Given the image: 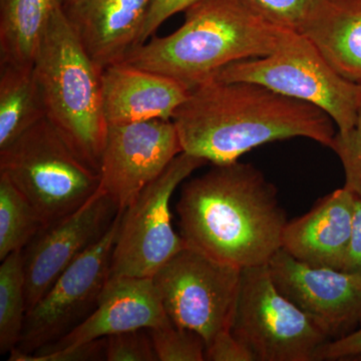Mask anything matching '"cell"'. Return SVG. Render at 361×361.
<instances>
[{"instance_id": "obj_18", "label": "cell", "mask_w": 361, "mask_h": 361, "mask_svg": "<svg viewBox=\"0 0 361 361\" xmlns=\"http://www.w3.org/2000/svg\"><path fill=\"white\" fill-rule=\"evenodd\" d=\"M299 33L338 75L361 85V0H319Z\"/></svg>"}, {"instance_id": "obj_6", "label": "cell", "mask_w": 361, "mask_h": 361, "mask_svg": "<svg viewBox=\"0 0 361 361\" xmlns=\"http://www.w3.org/2000/svg\"><path fill=\"white\" fill-rule=\"evenodd\" d=\"M211 80L249 82L322 109L337 132L353 129L361 103V85L342 78L301 33L289 32L271 54L231 63Z\"/></svg>"}, {"instance_id": "obj_33", "label": "cell", "mask_w": 361, "mask_h": 361, "mask_svg": "<svg viewBox=\"0 0 361 361\" xmlns=\"http://www.w3.org/2000/svg\"><path fill=\"white\" fill-rule=\"evenodd\" d=\"M355 360H361V355L357 356V357L355 358Z\"/></svg>"}, {"instance_id": "obj_1", "label": "cell", "mask_w": 361, "mask_h": 361, "mask_svg": "<svg viewBox=\"0 0 361 361\" xmlns=\"http://www.w3.org/2000/svg\"><path fill=\"white\" fill-rule=\"evenodd\" d=\"M183 152L213 165L234 163L267 142L306 137L332 148L336 123L313 104L249 82L209 80L173 116Z\"/></svg>"}, {"instance_id": "obj_20", "label": "cell", "mask_w": 361, "mask_h": 361, "mask_svg": "<svg viewBox=\"0 0 361 361\" xmlns=\"http://www.w3.org/2000/svg\"><path fill=\"white\" fill-rule=\"evenodd\" d=\"M45 118L33 66L0 65V149Z\"/></svg>"}, {"instance_id": "obj_8", "label": "cell", "mask_w": 361, "mask_h": 361, "mask_svg": "<svg viewBox=\"0 0 361 361\" xmlns=\"http://www.w3.org/2000/svg\"><path fill=\"white\" fill-rule=\"evenodd\" d=\"M241 273V268L186 245L153 280L169 318L200 334L207 346L231 330Z\"/></svg>"}, {"instance_id": "obj_24", "label": "cell", "mask_w": 361, "mask_h": 361, "mask_svg": "<svg viewBox=\"0 0 361 361\" xmlns=\"http://www.w3.org/2000/svg\"><path fill=\"white\" fill-rule=\"evenodd\" d=\"M272 25L299 32L319 0H243Z\"/></svg>"}, {"instance_id": "obj_32", "label": "cell", "mask_w": 361, "mask_h": 361, "mask_svg": "<svg viewBox=\"0 0 361 361\" xmlns=\"http://www.w3.org/2000/svg\"><path fill=\"white\" fill-rule=\"evenodd\" d=\"M87 1L89 0H63V8L66 13L71 14L84 6Z\"/></svg>"}, {"instance_id": "obj_15", "label": "cell", "mask_w": 361, "mask_h": 361, "mask_svg": "<svg viewBox=\"0 0 361 361\" xmlns=\"http://www.w3.org/2000/svg\"><path fill=\"white\" fill-rule=\"evenodd\" d=\"M102 85L108 125L173 120L191 92L175 78L126 63L104 68Z\"/></svg>"}, {"instance_id": "obj_13", "label": "cell", "mask_w": 361, "mask_h": 361, "mask_svg": "<svg viewBox=\"0 0 361 361\" xmlns=\"http://www.w3.org/2000/svg\"><path fill=\"white\" fill-rule=\"evenodd\" d=\"M120 212L116 202L99 188L75 213L37 233L23 250L27 312L68 266L103 238Z\"/></svg>"}, {"instance_id": "obj_9", "label": "cell", "mask_w": 361, "mask_h": 361, "mask_svg": "<svg viewBox=\"0 0 361 361\" xmlns=\"http://www.w3.org/2000/svg\"><path fill=\"white\" fill-rule=\"evenodd\" d=\"M207 163L183 152L123 211L110 276L153 278L186 247L172 226L171 198L183 180Z\"/></svg>"}, {"instance_id": "obj_4", "label": "cell", "mask_w": 361, "mask_h": 361, "mask_svg": "<svg viewBox=\"0 0 361 361\" xmlns=\"http://www.w3.org/2000/svg\"><path fill=\"white\" fill-rule=\"evenodd\" d=\"M45 118L78 158L99 173L109 125L104 113L103 71L90 59L61 7L35 59Z\"/></svg>"}, {"instance_id": "obj_16", "label": "cell", "mask_w": 361, "mask_h": 361, "mask_svg": "<svg viewBox=\"0 0 361 361\" xmlns=\"http://www.w3.org/2000/svg\"><path fill=\"white\" fill-rule=\"evenodd\" d=\"M355 195L346 187L332 192L305 215L288 221L282 249L300 262L341 270L348 253Z\"/></svg>"}, {"instance_id": "obj_31", "label": "cell", "mask_w": 361, "mask_h": 361, "mask_svg": "<svg viewBox=\"0 0 361 361\" xmlns=\"http://www.w3.org/2000/svg\"><path fill=\"white\" fill-rule=\"evenodd\" d=\"M341 270L361 276V197L356 195L353 235Z\"/></svg>"}, {"instance_id": "obj_23", "label": "cell", "mask_w": 361, "mask_h": 361, "mask_svg": "<svg viewBox=\"0 0 361 361\" xmlns=\"http://www.w3.org/2000/svg\"><path fill=\"white\" fill-rule=\"evenodd\" d=\"M159 361L206 360L203 337L192 330L170 322L148 329Z\"/></svg>"}, {"instance_id": "obj_2", "label": "cell", "mask_w": 361, "mask_h": 361, "mask_svg": "<svg viewBox=\"0 0 361 361\" xmlns=\"http://www.w3.org/2000/svg\"><path fill=\"white\" fill-rule=\"evenodd\" d=\"M176 209L187 246L241 269L268 264L288 223L276 187L238 161L185 183Z\"/></svg>"}, {"instance_id": "obj_30", "label": "cell", "mask_w": 361, "mask_h": 361, "mask_svg": "<svg viewBox=\"0 0 361 361\" xmlns=\"http://www.w3.org/2000/svg\"><path fill=\"white\" fill-rule=\"evenodd\" d=\"M361 355V327L348 336L322 344L315 353L314 360H355Z\"/></svg>"}, {"instance_id": "obj_17", "label": "cell", "mask_w": 361, "mask_h": 361, "mask_svg": "<svg viewBox=\"0 0 361 361\" xmlns=\"http://www.w3.org/2000/svg\"><path fill=\"white\" fill-rule=\"evenodd\" d=\"M153 0H89L68 14L90 59L102 71L122 63L137 45Z\"/></svg>"}, {"instance_id": "obj_14", "label": "cell", "mask_w": 361, "mask_h": 361, "mask_svg": "<svg viewBox=\"0 0 361 361\" xmlns=\"http://www.w3.org/2000/svg\"><path fill=\"white\" fill-rule=\"evenodd\" d=\"M170 322L153 278L110 276L90 317L68 336L32 355L75 348L130 330L155 329Z\"/></svg>"}, {"instance_id": "obj_25", "label": "cell", "mask_w": 361, "mask_h": 361, "mask_svg": "<svg viewBox=\"0 0 361 361\" xmlns=\"http://www.w3.org/2000/svg\"><path fill=\"white\" fill-rule=\"evenodd\" d=\"M331 149L341 159L345 185L356 196L361 197V103L353 129L337 132Z\"/></svg>"}, {"instance_id": "obj_27", "label": "cell", "mask_w": 361, "mask_h": 361, "mask_svg": "<svg viewBox=\"0 0 361 361\" xmlns=\"http://www.w3.org/2000/svg\"><path fill=\"white\" fill-rule=\"evenodd\" d=\"M106 337L80 344L75 348L52 351L42 355H27L14 348L9 353L11 361H97L106 360Z\"/></svg>"}, {"instance_id": "obj_11", "label": "cell", "mask_w": 361, "mask_h": 361, "mask_svg": "<svg viewBox=\"0 0 361 361\" xmlns=\"http://www.w3.org/2000/svg\"><path fill=\"white\" fill-rule=\"evenodd\" d=\"M182 153L172 120L109 125L99 189L125 211Z\"/></svg>"}, {"instance_id": "obj_28", "label": "cell", "mask_w": 361, "mask_h": 361, "mask_svg": "<svg viewBox=\"0 0 361 361\" xmlns=\"http://www.w3.org/2000/svg\"><path fill=\"white\" fill-rule=\"evenodd\" d=\"M197 0H153L147 20L142 26L137 45L147 42V40L159 30V27L171 16L186 11Z\"/></svg>"}, {"instance_id": "obj_19", "label": "cell", "mask_w": 361, "mask_h": 361, "mask_svg": "<svg viewBox=\"0 0 361 361\" xmlns=\"http://www.w3.org/2000/svg\"><path fill=\"white\" fill-rule=\"evenodd\" d=\"M63 0H0V65H35Z\"/></svg>"}, {"instance_id": "obj_7", "label": "cell", "mask_w": 361, "mask_h": 361, "mask_svg": "<svg viewBox=\"0 0 361 361\" xmlns=\"http://www.w3.org/2000/svg\"><path fill=\"white\" fill-rule=\"evenodd\" d=\"M231 334L255 361H313L329 341L278 290L268 264L242 269Z\"/></svg>"}, {"instance_id": "obj_12", "label": "cell", "mask_w": 361, "mask_h": 361, "mask_svg": "<svg viewBox=\"0 0 361 361\" xmlns=\"http://www.w3.org/2000/svg\"><path fill=\"white\" fill-rule=\"evenodd\" d=\"M268 268L278 290L329 341L348 336L360 324L361 276L305 264L282 248L271 259Z\"/></svg>"}, {"instance_id": "obj_22", "label": "cell", "mask_w": 361, "mask_h": 361, "mask_svg": "<svg viewBox=\"0 0 361 361\" xmlns=\"http://www.w3.org/2000/svg\"><path fill=\"white\" fill-rule=\"evenodd\" d=\"M44 227L37 209L6 175L0 174V260L23 250Z\"/></svg>"}, {"instance_id": "obj_5", "label": "cell", "mask_w": 361, "mask_h": 361, "mask_svg": "<svg viewBox=\"0 0 361 361\" xmlns=\"http://www.w3.org/2000/svg\"><path fill=\"white\" fill-rule=\"evenodd\" d=\"M6 175L37 209L45 227L75 213L96 194L101 177L47 118L0 149Z\"/></svg>"}, {"instance_id": "obj_29", "label": "cell", "mask_w": 361, "mask_h": 361, "mask_svg": "<svg viewBox=\"0 0 361 361\" xmlns=\"http://www.w3.org/2000/svg\"><path fill=\"white\" fill-rule=\"evenodd\" d=\"M206 360L255 361L250 351L229 331L221 332L206 346Z\"/></svg>"}, {"instance_id": "obj_3", "label": "cell", "mask_w": 361, "mask_h": 361, "mask_svg": "<svg viewBox=\"0 0 361 361\" xmlns=\"http://www.w3.org/2000/svg\"><path fill=\"white\" fill-rule=\"evenodd\" d=\"M184 13L176 32L137 45L122 63L192 90L231 63L272 54L291 32L264 20L243 0H197Z\"/></svg>"}, {"instance_id": "obj_10", "label": "cell", "mask_w": 361, "mask_h": 361, "mask_svg": "<svg viewBox=\"0 0 361 361\" xmlns=\"http://www.w3.org/2000/svg\"><path fill=\"white\" fill-rule=\"evenodd\" d=\"M123 211L103 238L68 266L26 313L18 348L32 355L80 326L96 310L111 275V257Z\"/></svg>"}, {"instance_id": "obj_21", "label": "cell", "mask_w": 361, "mask_h": 361, "mask_svg": "<svg viewBox=\"0 0 361 361\" xmlns=\"http://www.w3.org/2000/svg\"><path fill=\"white\" fill-rule=\"evenodd\" d=\"M0 266V353L18 348L26 312L23 251L9 254Z\"/></svg>"}, {"instance_id": "obj_26", "label": "cell", "mask_w": 361, "mask_h": 361, "mask_svg": "<svg viewBox=\"0 0 361 361\" xmlns=\"http://www.w3.org/2000/svg\"><path fill=\"white\" fill-rule=\"evenodd\" d=\"M106 361H159L148 329L130 330L106 337Z\"/></svg>"}]
</instances>
